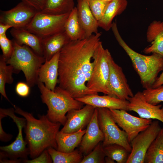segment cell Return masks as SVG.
Returning a JSON list of instances; mask_svg holds the SVG:
<instances>
[{"label":"cell","mask_w":163,"mask_h":163,"mask_svg":"<svg viewBox=\"0 0 163 163\" xmlns=\"http://www.w3.org/2000/svg\"><path fill=\"white\" fill-rule=\"evenodd\" d=\"M110 110L115 122L126 134L130 143L139 133L147 129L152 122L151 119L134 116L124 110Z\"/></svg>","instance_id":"8fae6325"},{"label":"cell","mask_w":163,"mask_h":163,"mask_svg":"<svg viewBox=\"0 0 163 163\" xmlns=\"http://www.w3.org/2000/svg\"><path fill=\"white\" fill-rule=\"evenodd\" d=\"M163 85V70L159 77H158L152 88H155Z\"/></svg>","instance_id":"f35d334b"},{"label":"cell","mask_w":163,"mask_h":163,"mask_svg":"<svg viewBox=\"0 0 163 163\" xmlns=\"http://www.w3.org/2000/svg\"><path fill=\"white\" fill-rule=\"evenodd\" d=\"M110 72L109 85L112 96L127 100L134 95L130 88L122 68L111 57L109 61Z\"/></svg>","instance_id":"4fadbf2b"},{"label":"cell","mask_w":163,"mask_h":163,"mask_svg":"<svg viewBox=\"0 0 163 163\" xmlns=\"http://www.w3.org/2000/svg\"><path fill=\"white\" fill-rule=\"evenodd\" d=\"M74 0H46L43 9L45 14L59 15L70 13L74 8Z\"/></svg>","instance_id":"4316f807"},{"label":"cell","mask_w":163,"mask_h":163,"mask_svg":"<svg viewBox=\"0 0 163 163\" xmlns=\"http://www.w3.org/2000/svg\"><path fill=\"white\" fill-rule=\"evenodd\" d=\"M85 104L97 108H105L109 109L123 110L128 111L129 101L109 95L103 96L92 94L75 99Z\"/></svg>","instance_id":"e0dca14e"},{"label":"cell","mask_w":163,"mask_h":163,"mask_svg":"<svg viewBox=\"0 0 163 163\" xmlns=\"http://www.w3.org/2000/svg\"><path fill=\"white\" fill-rule=\"evenodd\" d=\"M65 31L71 40H81L86 38L85 32L78 19L76 7H75L70 12L65 23Z\"/></svg>","instance_id":"d4e9b609"},{"label":"cell","mask_w":163,"mask_h":163,"mask_svg":"<svg viewBox=\"0 0 163 163\" xmlns=\"http://www.w3.org/2000/svg\"><path fill=\"white\" fill-rule=\"evenodd\" d=\"M90 9L95 19L99 21L103 17L110 2L102 0H87Z\"/></svg>","instance_id":"d6a6232c"},{"label":"cell","mask_w":163,"mask_h":163,"mask_svg":"<svg viewBox=\"0 0 163 163\" xmlns=\"http://www.w3.org/2000/svg\"><path fill=\"white\" fill-rule=\"evenodd\" d=\"M127 106L128 111L137 113L140 117L146 119H156L163 123V107L162 105H154L147 102L142 92L139 91L129 97Z\"/></svg>","instance_id":"5bb4252c"},{"label":"cell","mask_w":163,"mask_h":163,"mask_svg":"<svg viewBox=\"0 0 163 163\" xmlns=\"http://www.w3.org/2000/svg\"><path fill=\"white\" fill-rule=\"evenodd\" d=\"M112 57L107 49H105L101 41L92 57L93 68L91 76L86 83L89 90L94 94L99 92L112 96L109 85V61Z\"/></svg>","instance_id":"8992f818"},{"label":"cell","mask_w":163,"mask_h":163,"mask_svg":"<svg viewBox=\"0 0 163 163\" xmlns=\"http://www.w3.org/2000/svg\"><path fill=\"white\" fill-rule=\"evenodd\" d=\"M10 33L18 44L27 45L36 53L43 56L42 39L24 28L12 27Z\"/></svg>","instance_id":"44dd1931"},{"label":"cell","mask_w":163,"mask_h":163,"mask_svg":"<svg viewBox=\"0 0 163 163\" xmlns=\"http://www.w3.org/2000/svg\"><path fill=\"white\" fill-rule=\"evenodd\" d=\"M70 41L65 31L42 39L43 57L45 61L50 60Z\"/></svg>","instance_id":"7402d4cb"},{"label":"cell","mask_w":163,"mask_h":163,"mask_svg":"<svg viewBox=\"0 0 163 163\" xmlns=\"http://www.w3.org/2000/svg\"><path fill=\"white\" fill-rule=\"evenodd\" d=\"M106 156L117 163H126L130 152L123 146L113 144L103 146Z\"/></svg>","instance_id":"f546056e"},{"label":"cell","mask_w":163,"mask_h":163,"mask_svg":"<svg viewBox=\"0 0 163 163\" xmlns=\"http://www.w3.org/2000/svg\"><path fill=\"white\" fill-rule=\"evenodd\" d=\"M12 27H13L11 26L0 23V35L5 34L7 30Z\"/></svg>","instance_id":"ab89813d"},{"label":"cell","mask_w":163,"mask_h":163,"mask_svg":"<svg viewBox=\"0 0 163 163\" xmlns=\"http://www.w3.org/2000/svg\"><path fill=\"white\" fill-rule=\"evenodd\" d=\"M0 46L2 52V56L6 60L11 56L14 50L13 40L9 39L6 34L0 35Z\"/></svg>","instance_id":"836d02e7"},{"label":"cell","mask_w":163,"mask_h":163,"mask_svg":"<svg viewBox=\"0 0 163 163\" xmlns=\"http://www.w3.org/2000/svg\"><path fill=\"white\" fill-rule=\"evenodd\" d=\"M23 162L26 163H51L53 160L47 149L45 150L39 155L31 160L26 159Z\"/></svg>","instance_id":"e575fe53"},{"label":"cell","mask_w":163,"mask_h":163,"mask_svg":"<svg viewBox=\"0 0 163 163\" xmlns=\"http://www.w3.org/2000/svg\"><path fill=\"white\" fill-rule=\"evenodd\" d=\"M13 105L15 113L23 116L26 119L24 131L30 158L32 159L36 158L50 147L57 149L56 137L61 123L51 122L46 115H39V119H37L31 113Z\"/></svg>","instance_id":"7a4b0ae2"},{"label":"cell","mask_w":163,"mask_h":163,"mask_svg":"<svg viewBox=\"0 0 163 163\" xmlns=\"http://www.w3.org/2000/svg\"><path fill=\"white\" fill-rule=\"evenodd\" d=\"M47 149L53 163H81L84 156L77 149L70 152H60L51 147Z\"/></svg>","instance_id":"83f0119b"},{"label":"cell","mask_w":163,"mask_h":163,"mask_svg":"<svg viewBox=\"0 0 163 163\" xmlns=\"http://www.w3.org/2000/svg\"><path fill=\"white\" fill-rule=\"evenodd\" d=\"M111 29L119 44L130 59L132 65L140 78L142 87L145 89L152 88L158 73L163 70V56L156 53L145 55L132 49L122 38L116 21L113 23Z\"/></svg>","instance_id":"3957f363"},{"label":"cell","mask_w":163,"mask_h":163,"mask_svg":"<svg viewBox=\"0 0 163 163\" xmlns=\"http://www.w3.org/2000/svg\"><path fill=\"white\" fill-rule=\"evenodd\" d=\"M86 128L81 129L77 132L66 133L59 131L56 135V140L57 150L64 152L73 151L80 145L85 133Z\"/></svg>","instance_id":"603a6c76"},{"label":"cell","mask_w":163,"mask_h":163,"mask_svg":"<svg viewBox=\"0 0 163 163\" xmlns=\"http://www.w3.org/2000/svg\"><path fill=\"white\" fill-rule=\"evenodd\" d=\"M114 161L111 158L106 156L105 158V161L106 163H114Z\"/></svg>","instance_id":"60d3db41"},{"label":"cell","mask_w":163,"mask_h":163,"mask_svg":"<svg viewBox=\"0 0 163 163\" xmlns=\"http://www.w3.org/2000/svg\"><path fill=\"white\" fill-rule=\"evenodd\" d=\"M95 108L86 104L80 109L69 111L66 115V122L60 131L70 133L86 129L92 119Z\"/></svg>","instance_id":"9a60e30c"},{"label":"cell","mask_w":163,"mask_h":163,"mask_svg":"<svg viewBox=\"0 0 163 163\" xmlns=\"http://www.w3.org/2000/svg\"><path fill=\"white\" fill-rule=\"evenodd\" d=\"M144 163H163V127L148 149Z\"/></svg>","instance_id":"484cf974"},{"label":"cell","mask_w":163,"mask_h":163,"mask_svg":"<svg viewBox=\"0 0 163 163\" xmlns=\"http://www.w3.org/2000/svg\"><path fill=\"white\" fill-rule=\"evenodd\" d=\"M59 52L50 60L45 61L38 73V82H43L46 88L53 91H54L58 83Z\"/></svg>","instance_id":"ac0fdd59"},{"label":"cell","mask_w":163,"mask_h":163,"mask_svg":"<svg viewBox=\"0 0 163 163\" xmlns=\"http://www.w3.org/2000/svg\"><path fill=\"white\" fill-rule=\"evenodd\" d=\"M128 5L127 0H113L109 3L104 14L98 21L99 27L106 31L109 30L112 27V21L117 15L122 13Z\"/></svg>","instance_id":"cb8c5ba5"},{"label":"cell","mask_w":163,"mask_h":163,"mask_svg":"<svg viewBox=\"0 0 163 163\" xmlns=\"http://www.w3.org/2000/svg\"><path fill=\"white\" fill-rule=\"evenodd\" d=\"M42 102L48 109L46 115L53 123H59L64 126L67 118L66 114L72 110L80 109L85 104L71 97L66 91L56 86L54 91L46 88L43 82H38Z\"/></svg>","instance_id":"277c9868"},{"label":"cell","mask_w":163,"mask_h":163,"mask_svg":"<svg viewBox=\"0 0 163 163\" xmlns=\"http://www.w3.org/2000/svg\"><path fill=\"white\" fill-rule=\"evenodd\" d=\"M101 34L71 40L59 52L58 86L76 99L94 94L86 86L92 72L94 51L101 42Z\"/></svg>","instance_id":"6da1fadb"},{"label":"cell","mask_w":163,"mask_h":163,"mask_svg":"<svg viewBox=\"0 0 163 163\" xmlns=\"http://www.w3.org/2000/svg\"><path fill=\"white\" fill-rule=\"evenodd\" d=\"M0 113L11 118L18 129V134L13 142L8 145L0 146V159L6 158L13 160L27 159L30 154L29 150L27 146V143L24 139L22 135V129L26 124V119L24 117L21 118L16 116L14 108H1Z\"/></svg>","instance_id":"52a82bcc"},{"label":"cell","mask_w":163,"mask_h":163,"mask_svg":"<svg viewBox=\"0 0 163 163\" xmlns=\"http://www.w3.org/2000/svg\"><path fill=\"white\" fill-rule=\"evenodd\" d=\"M77 2L78 19L86 37L88 38L98 33V21L93 16L87 0H77Z\"/></svg>","instance_id":"ffe728a7"},{"label":"cell","mask_w":163,"mask_h":163,"mask_svg":"<svg viewBox=\"0 0 163 163\" xmlns=\"http://www.w3.org/2000/svg\"><path fill=\"white\" fill-rule=\"evenodd\" d=\"M14 50L11 57L6 61L13 67L14 73L22 71L27 83L30 87L37 85L39 69L45 60L43 56L36 53L30 47L20 45L14 40Z\"/></svg>","instance_id":"5b68a950"},{"label":"cell","mask_w":163,"mask_h":163,"mask_svg":"<svg viewBox=\"0 0 163 163\" xmlns=\"http://www.w3.org/2000/svg\"><path fill=\"white\" fill-rule=\"evenodd\" d=\"M69 13L55 15L38 11L25 29L42 39L47 37L65 31Z\"/></svg>","instance_id":"ba28073f"},{"label":"cell","mask_w":163,"mask_h":163,"mask_svg":"<svg viewBox=\"0 0 163 163\" xmlns=\"http://www.w3.org/2000/svg\"><path fill=\"white\" fill-rule=\"evenodd\" d=\"M147 40L151 43L150 46L143 50L144 53H156L163 56V21H154L148 27Z\"/></svg>","instance_id":"d6986e66"},{"label":"cell","mask_w":163,"mask_h":163,"mask_svg":"<svg viewBox=\"0 0 163 163\" xmlns=\"http://www.w3.org/2000/svg\"><path fill=\"white\" fill-rule=\"evenodd\" d=\"M142 92L145 101L154 105L163 102V85L145 89Z\"/></svg>","instance_id":"4dcf8cb0"},{"label":"cell","mask_w":163,"mask_h":163,"mask_svg":"<svg viewBox=\"0 0 163 163\" xmlns=\"http://www.w3.org/2000/svg\"><path fill=\"white\" fill-rule=\"evenodd\" d=\"M22 2L40 11L43 9L46 0H21Z\"/></svg>","instance_id":"8d00e7d4"},{"label":"cell","mask_w":163,"mask_h":163,"mask_svg":"<svg viewBox=\"0 0 163 163\" xmlns=\"http://www.w3.org/2000/svg\"><path fill=\"white\" fill-rule=\"evenodd\" d=\"M105 156L101 142L89 154L84 156L81 163H104Z\"/></svg>","instance_id":"1f68e13d"},{"label":"cell","mask_w":163,"mask_h":163,"mask_svg":"<svg viewBox=\"0 0 163 163\" xmlns=\"http://www.w3.org/2000/svg\"><path fill=\"white\" fill-rule=\"evenodd\" d=\"M161 128L158 120H156L139 133L130 143L132 149L126 163H144L146 152Z\"/></svg>","instance_id":"30bf717a"},{"label":"cell","mask_w":163,"mask_h":163,"mask_svg":"<svg viewBox=\"0 0 163 163\" xmlns=\"http://www.w3.org/2000/svg\"><path fill=\"white\" fill-rule=\"evenodd\" d=\"M30 87L26 83L19 82L15 87L16 93L20 96L25 97L28 96L30 92Z\"/></svg>","instance_id":"d590c367"},{"label":"cell","mask_w":163,"mask_h":163,"mask_svg":"<svg viewBox=\"0 0 163 163\" xmlns=\"http://www.w3.org/2000/svg\"><path fill=\"white\" fill-rule=\"evenodd\" d=\"M104 139L103 133L99 126L98 120V110L96 107L85 133L79 145V150L84 156L89 154Z\"/></svg>","instance_id":"2e32d148"},{"label":"cell","mask_w":163,"mask_h":163,"mask_svg":"<svg viewBox=\"0 0 163 163\" xmlns=\"http://www.w3.org/2000/svg\"><path fill=\"white\" fill-rule=\"evenodd\" d=\"M2 55L0 56V93L8 101L10 102L6 95L5 90L6 84H11L14 79L12 74L14 73L13 67L8 65Z\"/></svg>","instance_id":"f1b7e54d"},{"label":"cell","mask_w":163,"mask_h":163,"mask_svg":"<svg viewBox=\"0 0 163 163\" xmlns=\"http://www.w3.org/2000/svg\"><path fill=\"white\" fill-rule=\"evenodd\" d=\"M97 109L98 123L104 137L102 142L103 146L117 144L123 146L130 152L132 148L127 134L116 124L110 109L105 108Z\"/></svg>","instance_id":"9c48e42d"},{"label":"cell","mask_w":163,"mask_h":163,"mask_svg":"<svg viewBox=\"0 0 163 163\" xmlns=\"http://www.w3.org/2000/svg\"><path fill=\"white\" fill-rule=\"evenodd\" d=\"M38 11L34 7L21 2L10 10L1 11L0 23L13 27L25 28Z\"/></svg>","instance_id":"7c38bea8"},{"label":"cell","mask_w":163,"mask_h":163,"mask_svg":"<svg viewBox=\"0 0 163 163\" xmlns=\"http://www.w3.org/2000/svg\"><path fill=\"white\" fill-rule=\"evenodd\" d=\"M104 0V1H107V2H110L113 0Z\"/></svg>","instance_id":"b9f144b4"},{"label":"cell","mask_w":163,"mask_h":163,"mask_svg":"<svg viewBox=\"0 0 163 163\" xmlns=\"http://www.w3.org/2000/svg\"><path fill=\"white\" fill-rule=\"evenodd\" d=\"M6 117H7V116L0 113V140L2 142H5L10 141L13 137L12 135L6 133L3 129L2 120L3 118Z\"/></svg>","instance_id":"74e56055"}]
</instances>
